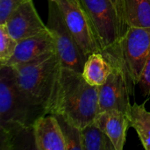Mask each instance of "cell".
Wrapping results in <instances>:
<instances>
[{
  "mask_svg": "<svg viewBox=\"0 0 150 150\" xmlns=\"http://www.w3.org/2000/svg\"><path fill=\"white\" fill-rule=\"evenodd\" d=\"M95 122L105 133L112 142L115 150H122L126 144L129 125L128 116L119 110L98 112Z\"/></svg>",
  "mask_w": 150,
  "mask_h": 150,
  "instance_id": "cell-12",
  "label": "cell"
},
{
  "mask_svg": "<svg viewBox=\"0 0 150 150\" xmlns=\"http://www.w3.org/2000/svg\"><path fill=\"white\" fill-rule=\"evenodd\" d=\"M57 119L60 122L63 134L65 136V140L67 142V150H83L80 140V129L69 124L66 120L60 117H57Z\"/></svg>",
  "mask_w": 150,
  "mask_h": 150,
  "instance_id": "cell-18",
  "label": "cell"
},
{
  "mask_svg": "<svg viewBox=\"0 0 150 150\" xmlns=\"http://www.w3.org/2000/svg\"><path fill=\"white\" fill-rule=\"evenodd\" d=\"M17 46L18 40L9 33L4 24L0 25V67L5 66L11 59Z\"/></svg>",
  "mask_w": 150,
  "mask_h": 150,
  "instance_id": "cell-17",
  "label": "cell"
},
{
  "mask_svg": "<svg viewBox=\"0 0 150 150\" xmlns=\"http://www.w3.org/2000/svg\"><path fill=\"white\" fill-rule=\"evenodd\" d=\"M33 137L38 150H67V142L56 116L43 114L33 124Z\"/></svg>",
  "mask_w": 150,
  "mask_h": 150,
  "instance_id": "cell-10",
  "label": "cell"
},
{
  "mask_svg": "<svg viewBox=\"0 0 150 150\" xmlns=\"http://www.w3.org/2000/svg\"><path fill=\"white\" fill-rule=\"evenodd\" d=\"M44 112L60 117L82 129L99 112L98 87L90 85L82 73L62 65Z\"/></svg>",
  "mask_w": 150,
  "mask_h": 150,
  "instance_id": "cell-1",
  "label": "cell"
},
{
  "mask_svg": "<svg viewBox=\"0 0 150 150\" xmlns=\"http://www.w3.org/2000/svg\"><path fill=\"white\" fill-rule=\"evenodd\" d=\"M113 69L112 64L101 52H96L86 58L82 75L90 85L99 87L106 82Z\"/></svg>",
  "mask_w": 150,
  "mask_h": 150,
  "instance_id": "cell-13",
  "label": "cell"
},
{
  "mask_svg": "<svg viewBox=\"0 0 150 150\" xmlns=\"http://www.w3.org/2000/svg\"><path fill=\"white\" fill-rule=\"evenodd\" d=\"M26 1L28 0H0V25L4 24L12 11Z\"/></svg>",
  "mask_w": 150,
  "mask_h": 150,
  "instance_id": "cell-19",
  "label": "cell"
},
{
  "mask_svg": "<svg viewBox=\"0 0 150 150\" xmlns=\"http://www.w3.org/2000/svg\"><path fill=\"white\" fill-rule=\"evenodd\" d=\"M149 52L150 28L129 27L106 59L113 67H120L124 71L134 92Z\"/></svg>",
  "mask_w": 150,
  "mask_h": 150,
  "instance_id": "cell-5",
  "label": "cell"
},
{
  "mask_svg": "<svg viewBox=\"0 0 150 150\" xmlns=\"http://www.w3.org/2000/svg\"><path fill=\"white\" fill-rule=\"evenodd\" d=\"M48 1L47 27L54 37L56 53L62 66L82 73L85 56L68 29L59 7L54 0Z\"/></svg>",
  "mask_w": 150,
  "mask_h": 150,
  "instance_id": "cell-6",
  "label": "cell"
},
{
  "mask_svg": "<svg viewBox=\"0 0 150 150\" xmlns=\"http://www.w3.org/2000/svg\"><path fill=\"white\" fill-rule=\"evenodd\" d=\"M134 94L124 71L114 67L106 82L98 87L99 112L119 110L127 115L132 106L130 96Z\"/></svg>",
  "mask_w": 150,
  "mask_h": 150,
  "instance_id": "cell-8",
  "label": "cell"
},
{
  "mask_svg": "<svg viewBox=\"0 0 150 150\" xmlns=\"http://www.w3.org/2000/svg\"><path fill=\"white\" fill-rule=\"evenodd\" d=\"M147 101L141 105H132L127 116L130 127L136 131L143 148L150 150V112L145 107Z\"/></svg>",
  "mask_w": 150,
  "mask_h": 150,
  "instance_id": "cell-15",
  "label": "cell"
},
{
  "mask_svg": "<svg viewBox=\"0 0 150 150\" xmlns=\"http://www.w3.org/2000/svg\"><path fill=\"white\" fill-rule=\"evenodd\" d=\"M81 2L91 20L101 53L107 58L128 29L123 15L122 0Z\"/></svg>",
  "mask_w": 150,
  "mask_h": 150,
  "instance_id": "cell-4",
  "label": "cell"
},
{
  "mask_svg": "<svg viewBox=\"0 0 150 150\" xmlns=\"http://www.w3.org/2000/svg\"><path fill=\"white\" fill-rule=\"evenodd\" d=\"M122 9L128 28H150V0H122Z\"/></svg>",
  "mask_w": 150,
  "mask_h": 150,
  "instance_id": "cell-14",
  "label": "cell"
},
{
  "mask_svg": "<svg viewBox=\"0 0 150 150\" xmlns=\"http://www.w3.org/2000/svg\"><path fill=\"white\" fill-rule=\"evenodd\" d=\"M61 66L55 52L11 68L21 93L32 105L44 110Z\"/></svg>",
  "mask_w": 150,
  "mask_h": 150,
  "instance_id": "cell-3",
  "label": "cell"
},
{
  "mask_svg": "<svg viewBox=\"0 0 150 150\" xmlns=\"http://www.w3.org/2000/svg\"><path fill=\"white\" fill-rule=\"evenodd\" d=\"M4 25L9 33L18 41L47 30V25L40 18L33 0L25 2L14 10Z\"/></svg>",
  "mask_w": 150,
  "mask_h": 150,
  "instance_id": "cell-9",
  "label": "cell"
},
{
  "mask_svg": "<svg viewBox=\"0 0 150 150\" xmlns=\"http://www.w3.org/2000/svg\"><path fill=\"white\" fill-rule=\"evenodd\" d=\"M83 55L101 52L91 20L81 0H54Z\"/></svg>",
  "mask_w": 150,
  "mask_h": 150,
  "instance_id": "cell-7",
  "label": "cell"
},
{
  "mask_svg": "<svg viewBox=\"0 0 150 150\" xmlns=\"http://www.w3.org/2000/svg\"><path fill=\"white\" fill-rule=\"evenodd\" d=\"M45 114L18 90L11 66L0 67V149H15L18 137L33 131L34 120Z\"/></svg>",
  "mask_w": 150,
  "mask_h": 150,
  "instance_id": "cell-2",
  "label": "cell"
},
{
  "mask_svg": "<svg viewBox=\"0 0 150 150\" xmlns=\"http://www.w3.org/2000/svg\"><path fill=\"white\" fill-rule=\"evenodd\" d=\"M83 150H115V148L100 127L93 120L80 129Z\"/></svg>",
  "mask_w": 150,
  "mask_h": 150,
  "instance_id": "cell-16",
  "label": "cell"
},
{
  "mask_svg": "<svg viewBox=\"0 0 150 150\" xmlns=\"http://www.w3.org/2000/svg\"><path fill=\"white\" fill-rule=\"evenodd\" d=\"M138 84L140 85L142 96L150 98V52L143 66Z\"/></svg>",
  "mask_w": 150,
  "mask_h": 150,
  "instance_id": "cell-20",
  "label": "cell"
},
{
  "mask_svg": "<svg viewBox=\"0 0 150 150\" xmlns=\"http://www.w3.org/2000/svg\"><path fill=\"white\" fill-rule=\"evenodd\" d=\"M55 52L53 34L47 29L37 35L18 41L15 53L5 66L24 64Z\"/></svg>",
  "mask_w": 150,
  "mask_h": 150,
  "instance_id": "cell-11",
  "label": "cell"
}]
</instances>
